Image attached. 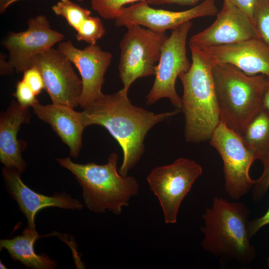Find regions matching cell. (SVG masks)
Here are the masks:
<instances>
[{
    "instance_id": "6da1fadb",
    "label": "cell",
    "mask_w": 269,
    "mask_h": 269,
    "mask_svg": "<svg viewBox=\"0 0 269 269\" xmlns=\"http://www.w3.org/2000/svg\"><path fill=\"white\" fill-rule=\"evenodd\" d=\"M122 89L112 94H104L81 112L86 128L100 125L107 130L121 146L123 153L120 173L127 176L141 157L144 139L155 125L180 111L155 113L134 105Z\"/></svg>"
},
{
    "instance_id": "7a4b0ae2",
    "label": "cell",
    "mask_w": 269,
    "mask_h": 269,
    "mask_svg": "<svg viewBox=\"0 0 269 269\" xmlns=\"http://www.w3.org/2000/svg\"><path fill=\"white\" fill-rule=\"evenodd\" d=\"M189 47L191 67L178 76L183 89L181 111L185 118V140L198 143L210 139L220 122V113L213 64L202 50Z\"/></svg>"
},
{
    "instance_id": "3957f363",
    "label": "cell",
    "mask_w": 269,
    "mask_h": 269,
    "mask_svg": "<svg viewBox=\"0 0 269 269\" xmlns=\"http://www.w3.org/2000/svg\"><path fill=\"white\" fill-rule=\"evenodd\" d=\"M249 215L245 204L214 197L202 215V248L223 259L245 264L252 262L256 252L248 231Z\"/></svg>"
},
{
    "instance_id": "277c9868",
    "label": "cell",
    "mask_w": 269,
    "mask_h": 269,
    "mask_svg": "<svg viewBox=\"0 0 269 269\" xmlns=\"http://www.w3.org/2000/svg\"><path fill=\"white\" fill-rule=\"evenodd\" d=\"M118 160L116 152L111 153L107 163L103 165L76 163L70 157L57 158L62 167L75 175L82 189L84 203L89 210L97 213L109 210L117 215L139 190L135 178L122 175L118 171Z\"/></svg>"
},
{
    "instance_id": "5b68a950",
    "label": "cell",
    "mask_w": 269,
    "mask_h": 269,
    "mask_svg": "<svg viewBox=\"0 0 269 269\" xmlns=\"http://www.w3.org/2000/svg\"><path fill=\"white\" fill-rule=\"evenodd\" d=\"M213 74L220 122L241 135L263 109L269 78L263 74L247 75L229 64L213 65Z\"/></svg>"
},
{
    "instance_id": "8992f818",
    "label": "cell",
    "mask_w": 269,
    "mask_h": 269,
    "mask_svg": "<svg viewBox=\"0 0 269 269\" xmlns=\"http://www.w3.org/2000/svg\"><path fill=\"white\" fill-rule=\"evenodd\" d=\"M126 27L127 31L120 42L118 70L122 90L128 93L137 79L155 75L161 48L168 36L165 31L146 29L138 24Z\"/></svg>"
},
{
    "instance_id": "52a82bcc",
    "label": "cell",
    "mask_w": 269,
    "mask_h": 269,
    "mask_svg": "<svg viewBox=\"0 0 269 269\" xmlns=\"http://www.w3.org/2000/svg\"><path fill=\"white\" fill-rule=\"evenodd\" d=\"M202 172L198 163L183 157L150 172L147 181L159 202L166 224L176 222L182 201Z\"/></svg>"
},
{
    "instance_id": "ba28073f",
    "label": "cell",
    "mask_w": 269,
    "mask_h": 269,
    "mask_svg": "<svg viewBox=\"0 0 269 269\" xmlns=\"http://www.w3.org/2000/svg\"><path fill=\"white\" fill-rule=\"evenodd\" d=\"M209 140L223 162L225 191L230 198L238 200L248 193L256 182L249 174L255 157L241 135L221 122Z\"/></svg>"
},
{
    "instance_id": "9c48e42d",
    "label": "cell",
    "mask_w": 269,
    "mask_h": 269,
    "mask_svg": "<svg viewBox=\"0 0 269 269\" xmlns=\"http://www.w3.org/2000/svg\"><path fill=\"white\" fill-rule=\"evenodd\" d=\"M193 26L191 21L173 29L161 48L155 79L146 96V103L152 105L162 98H168L171 104L181 110L182 99L177 93L175 82L179 75L191 67L186 54V41Z\"/></svg>"
},
{
    "instance_id": "30bf717a",
    "label": "cell",
    "mask_w": 269,
    "mask_h": 269,
    "mask_svg": "<svg viewBox=\"0 0 269 269\" xmlns=\"http://www.w3.org/2000/svg\"><path fill=\"white\" fill-rule=\"evenodd\" d=\"M40 71L44 89L54 104L75 108L80 105L82 84L72 63L58 49L51 48L35 56L30 67Z\"/></svg>"
},
{
    "instance_id": "8fae6325",
    "label": "cell",
    "mask_w": 269,
    "mask_h": 269,
    "mask_svg": "<svg viewBox=\"0 0 269 269\" xmlns=\"http://www.w3.org/2000/svg\"><path fill=\"white\" fill-rule=\"evenodd\" d=\"M27 24L26 30L10 32L1 43L8 52L9 63L17 72H23L30 67L35 56L52 48L64 38L62 33L51 28L44 15L29 18Z\"/></svg>"
},
{
    "instance_id": "7c38bea8",
    "label": "cell",
    "mask_w": 269,
    "mask_h": 269,
    "mask_svg": "<svg viewBox=\"0 0 269 269\" xmlns=\"http://www.w3.org/2000/svg\"><path fill=\"white\" fill-rule=\"evenodd\" d=\"M218 11L215 0H204L190 9L179 11L153 8L147 1H141L123 7L120 15L115 19V25L126 26L135 24L163 32L174 29L194 18L214 16Z\"/></svg>"
},
{
    "instance_id": "4fadbf2b",
    "label": "cell",
    "mask_w": 269,
    "mask_h": 269,
    "mask_svg": "<svg viewBox=\"0 0 269 269\" xmlns=\"http://www.w3.org/2000/svg\"><path fill=\"white\" fill-rule=\"evenodd\" d=\"M58 49L79 72L82 84L80 106L83 109L104 95L102 88L104 76L111 63L112 54L96 44L80 49L70 40L60 42Z\"/></svg>"
},
{
    "instance_id": "5bb4252c",
    "label": "cell",
    "mask_w": 269,
    "mask_h": 269,
    "mask_svg": "<svg viewBox=\"0 0 269 269\" xmlns=\"http://www.w3.org/2000/svg\"><path fill=\"white\" fill-rule=\"evenodd\" d=\"M258 38L249 17L228 0H224L214 22L189 39V46L202 49L232 44Z\"/></svg>"
},
{
    "instance_id": "9a60e30c",
    "label": "cell",
    "mask_w": 269,
    "mask_h": 269,
    "mask_svg": "<svg viewBox=\"0 0 269 269\" xmlns=\"http://www.w3.org/2000/svg\"><path fill=\"white\" fill-rule=\"evenodd\" d=\"M200 49L213 65L229 64L247 75L269 78V45L259 38Z\"/></svg>"
},
{
    "instance_id": "2e32d148",
    "label": "cell",
    "mask_w": 269,
    "mask_h": 269,
    "mask_svg": "<svg viewBox=\"0 0 269 269\" xmlns=\"http://www.w3.org/2000/svg\"><path fill=\"white\" fill-rule=\"evenodd\" d=\"M2 175L7 191L15 200L21 212L27 220L28 227L35 230V217L41 209L50 207L64 209L81 210L83 206L77 199L65 192L47 196L32 190L20 178L16 170L3 167Z\"/></svg>"
},
{
    "instance_id": "e0dca14e",
    "label": "cell",
    "mask_w": 269,
    "mask_h": 269,
    "mask_svg": "<svg viewBox=\"0 0 269 269\" xmlns=\"http://www.w3.org/2000/svg\"><path fill=\"white\" fill-rule=\"evenodd\" d=\"M33 113L53 130L70 150V155L77 158L82 146L84 127L81 112L72 107L58 104L43 105L39 103L32 107Z\"/></svg>"
},
{
    "instance_id": "ac0fdd59",
    "label": "cell",
    "mask_w": 269,
    "mask_h": 269,
    "mask_svg": "<svg viewBox=\"0 0 269 269\" xmlns=\"http://www.w3.org/2000/svg\"><path fill=\"white\" fill-rule=\"evenodd\" d=\"M29 108L12 102L0 119V161L4 167L16 170L20 174L26 169L21 152L22 147L17 138L23 124L29 122Z\"/></svg>"
},
{
    "instance_id": "d6986e66",
    "label": "cell",
    "mask_w": 269,
    "mask_h": 269,
    "mask_svg": "<svg viewBox=\"0 0 269 269\" xmlns=\"http://www.w3.org/2000/svg\"><path fill=\"white\" fill-rule=\"evenodd\" d=\"M46 236H40L36 230L27 227L21 235L12 239L0 240V249H6L13 261L20 262L27 268L54 269L57 266L56 261L45 254H37L34 250V245L36 240Z\"/></svg>"
},
{
    "instance_id": "ffe728a7",
    "label": "cell",
    "mask_w": 269,
    "mask_h": 269,
    "mask_svg": "<svg viewBox=\"0 0 269 269\" xmlns=\"http://www.w3.org/2000/svg\"><path fill=\"white\" fill-rule=\"evenodd\" d=\"M241 135L256 160L265 165L269 160V111L263 109L259 112Z\"/></svg>"
},
{
    "instance_id": "44dd1931",
    "label": "cell",
    "mask_w": 269,
    "mask_h": 269,
    "mask_svg": "<svg viewBox=\"0 0 269 269\" xmlns=\"http://www.w3.org/2000/svg\"><path fill=\"white\" fill-rule=\"evenodd\" d=\"M57 15L63 17L70 26L77 31L83 22L91 16V11L70 0H60L52 7Z\"/></svg>"
},
{
    "instance_id": "7402d4cb",
    "label": "cell",
    "mask_w": 269,
    "mask_h": 269,
    "mask_svg": "<svg viewBox=\"0 0 269 269\" xmlns=\"http://www.w3.org/2000/svg\"><path fill=\"white\" fill-rule=\"evenodd\" d=\"M253 23L258 38L269 45V0H257Z\"/></svg>"
},
{
    "instance_id": "603a6c76",
    "label": "cell",
    "mask_w": 269,
    "mask_h": 269,
    "mask_svg": "<svg viewBox=\"0 0 269 269\" xmlns=\"http://www.w3.org/2000/svg\"><path fill=\"white\" fill-rule=\"evenodd\" d=\"M77 40L83 41L89 45H94L106 32L101 20L97 17L90 16L87 18L76 31Z\"/></svg>"
},
{
    "instance_id": "cb8c5ba5",
    "label": "cell",
    "mask_w": 269,
    "mask_h": 269,
    "mask_svg": "<svg viewBox=\"0 0 269 269\" xmlns=\"http://www.w3.org/2000/svg\"><path fill=\"white\" fill-rule=\"evenodd\" d=\"M149 0H91V6L101 17L115 19L121 14L124 5L136 1Z\"/></svg>"
},
{
    "instance_id": "d4e9b609",
    "label": "cell",
    "mask_w": 269,
    "mask_h": 269,
    "mask_svg": "<svg viewBox=\"0 0 269 269\" xmlns=\"http://www.w3.org/2000/svg\"><path fill=\"white\" fill-rule=\"evenodd\" d=\"M14 96L17 103L23 107H32L39 103L35 94L22 80L17 82Z\"/></svg>"
},
{
    "instance_id": "484cf974",
    "label": "cell",
    "mask_w": 269,
    "mask_h": 269,
    "mask_svg": "<svg viewBox=\"0 0 269 269\" xmlns=\"http://www.w3.org/2000/svg\"><path fill=\"white\" fill-rule=\"evenodd\" d=\"M34 92L36 96L44 89V83L42 75L35 66H31L23 72L22 79Z\"/></svg>"
},
{
    "instance_id": "4316f807",
    "label": "cell",
    "mask_w": 269,
    "mask_h": 269,
    "mask_svg": "<svg viewBox=\"0 0 269 269\" xmlns=\"http://www.w3.org/2000/svg\"><path fill=\"white\" fill-rule=\"evenodd\" d=\"M269 188V160L264 165L261 176L256 180L252 188V196L254 201H258L266 194Z\"/></svg>"
},
{
    "instance_id": "83f0119b",
    "label": "cell",
    "mask_w": 269,
    "mask_h": 269,
    "mask_svg": "<svg viewBox=\"0 0 269 269\" xmlns=\"http://www.w3.org/2000/svg\"><path fill=\"white\" fill-rule=\"evenodd\" d=\"M269 225V207L266 212L262 216L249 221L248 231L252 238L263 227Z\"/></svg>"
},
{
    "instance_id": "f1b7e54d",
    "label": "cell",
    "mask_w": 269,
    "mask_h": 269,
    "mask_svg": "<svg viewBox=\"0 0 269 269\" xmlns=\"http://www.w3.org/2000/svg\"><path fill=\"white\" fill-rule=\"evenodd\" d=\"M245 13L253 22V12L257 0H228Z\"/></svg>"
},
{
    "instance_id": "f546056e",
    "label": "cell",
    "mask_w": 269,
    "mask_h": 269,
    "mask_svg": "<svg viewBox=\"0 0 269 269\" xmlns=\"http://www.w3.org/2000/svg\"><path fill=\"white\" fill-rule=\"evenodd\" d=\"M201 0H149L148 3L163 4L176 3L181 5H194Z\"/></svg>"
},
{
    "instance_id": "4dcf8cb0",
    "label": "cell",
    "mask_w": 269,
    "mask_h": 269,
    "mask_svg": "<svg viewBox=\"0 0 269 269\" xmlns=\"http://www.w3.org/2000/svg\"><path fill=\"white\" fill-rule=\"evenodd\" d=\"M6 56L3 53L0 54V75L12 74L14 69L11 66L8 61L6 60Z\"/></svg>"
},
{
    "instance_id": "1f68e13d",
    "label": "cell",
    "mask_w": 269,
    "mask_h": 269,
    "mask_svg": "<svg viewBox=\"0 0 269 269\" xmlns=\"http://www.w3.org/2000/svg\"><path fill=\"white\" fill-rule=\"evenodd\" d=\"M20 0H0V13L2 14L6 9L12 3ZM79 2H82L83 0H76Z\"/></svg>"
},
{
    "instance_id": "d6a6232c",
    "label": "cell",
    "mask_w": 269,
    "mask_h": 269,
    "mask_svg": "<svg viewBox=\"0 0 269 269\" xmlns=\"http://www.w3.org/2000/svg\"><path fill=\"white\" fill-rule=\"evenodd\" d=\"M263 109L269 111V83L266 89L264 97Z\"/></svg>"
},
{
    "instance_id": "836d02e7",
    "label": "cell",
    "mask_w": 269,
    "mask_h": 269,
    "mask_svg": "<svg viewBox=\"0 0 269 269\" xmlns=\"http://www.w3.org/2000/svg\"><path fill=\"white\" fill-rule=\"evenodd\" d=\"M0 268L2 269H6V267L1 262H0Z\"/></svg>"
},
{
    "instance_id": "e575fe53",
    "label": "cell",
    "mask_w": 269,
    "mask_h": 269,
    "mask_svg": "<svg viewBox=\"0 0 269 269\" xmlns=\"http://www.w3.org/2000/svg\"><path fill=\"white\" fill-rule=\"evenodd\" d=\"M267 266H268V267L269 268V256L268 258H267Z\"/></svg>"
}]
</instances>
